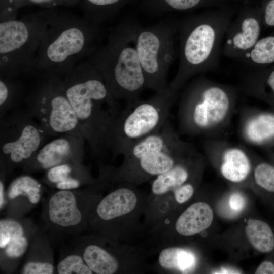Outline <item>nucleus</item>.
Wrapping results in <instances>:
<instances>
[{
    "instance_id": "nucleus-33",
    "label": "nucleus",
    "mask_w": 274,
    "mask_h": 274,
    "mask_svg": "<svg viewBox=\"0 0 274 274\" xmlns=\"http://www.w3.org/2000/svg\"><path fill=\"white\" fill-rule=\"evenodd\" d=\"M196 179L183 185L170 193L176 206L186 203L192 197L195 192Z\"/></svg>"
},
{
    "instance_id": "nucleus-21",
    "label": "nucleus",
    "mask_w": 274,
    "mask_h": 274,
    "mask_svg": "<svg viewBox=\"0 0 274 274\" xmlns=\"http://www.w3.org/2000/svg\"><path fill=\"white\" fill-rule=\"evenodd\" d=\"M44 181L59 190L78 189L82 186L95 183L89 169L83 163H66L52 167L48 170Z\"/></svg>"
},
{
    "instance_id": "nucleus-37",
    "label": "nucleus",
    "mask_w": 274,
    "mask_h": 274,
    "mask_svg": "<svg viewBox=\"0 0 274 274\" xmlns=\"http://www.w3.org/2000/svg\"><path fill=\"white\" fill-rule=\"evenodd\" d=\"M256 274H274V263L270 260L262 262L255 270Z\"/></svg>"
},
{
    "instance_id": "nucleus-24",
    "label": "nucleus",
    "mask_w": 274,
    "mask_h": 274,
    "mask_svg": "<svg viewBox=\"0 0 274 274\" xmlns=\"http://www.w3.org/2000/svg\"><path fill=\"white\" fill-rule=\"evenodd\" d=\"M138 0H81L80 6L86 19L101 24L111 20L127 5Z\"/></svg>"
},
{
    "instance_id": "nucleus-12",
    "label": "nucleus",
    "mask_w": 274,
    "mask_h": 274,
    "mask_svg": "<svg viewBox=\"0 0 274 274\" xmlns=\"http://www.w3.org/2000/svg\"><path fill=\"white\" fill-rule=\"evenodd\" d=\"M107 189L98 177L83 189L58 190L47 199L43 218L48 228L60 235H77L87 230L90 215Z\"/></svg>"
},
{
    "instance_id": "nucleus-9",
    "label": "nucleus",
    "mask_w": 274,
    "mask_h": 274,
    "mask_svg": "<svg viewBox=\"0 0 274 274\" xmlns=\"http://www.w3.org/2000/svg\"><path fill=\"white\" fill-rule=\"evenodd\" d=\"M54 10L0 22V76L20 78L33 74L41 39Z\"/></svg>"
},
{
    "instance_id": "nucleus-38",
    "label": "nucleus",
    "mask_w": 274,
    "mask_h": 274,
    "mask_svg": "<svg viewBox=\"0 0 274 274\" xmlns=\"http://www.w3.org/2000/svg\"><path fill=\"white\" fill-rule=\"evenodd\" d=\"M266 84L273 94L272 105L274 107V70L268 75L266 79Z\"/></svg>"
},
{
    "instance_id": "nucleus-35",
    "label": "nucleus",
    "mask_w": 274,
    "mask_h": 274,
    "mask_svg": "<svg viewBox=\"0 0 274 274\" xmlns=\"http://www.w3.org/2000/svg\"><path fill=\"white\" fill-rule=\"evenodd\" d=\"M228 202L231 210L235 212H239L244 208L246 200L241 193L234 192L230 195Z\"/></svg>"
},
{
    "instance_id": "nucleus-28",
    "label": "nucleus",
    "mask_w": 274,
    "mask_h": 274,
    "mask_svg": "<svg viewBox=\"0 0 274 274\" xmlns=\"http://www.w3.org/2000/svg\"><path fill=\"white\" fill-rule=\"evenodd\" d=\"M41 185L35 179L28 175L20 176L10 184L7 196L10 200L19 196L26 197L33 204L38 203L41 199Z\"/></svg>"
},
{
    "instance_id": "nucleus-31",
    "label": "nucleus",
    "mask_w": 274,
    "mask_h": 274,
    "mask_svg": "<svg viewBox=\"0 0 274 274\" xmlns=\"http://www.w3.org/2000/svg\"><path fill=\"white\" fill-rule=\"evenodd\" d=\"M255 184L266 193L274 195V165L266 162H259L253 170Z\"/></svg>"
},
{
    "instance_id": "nucleus-5",
    "label": "nucleus",
    "mask_w": 274,
    "mask_h": 274,
    "mask_svg": "<svg viewBox=\"0 0 274 274\" xmlns=\"http://www.w3.org/2000/svg\"><path fill=\"white\" fill-rule=\"evenodd\" d=\"M231 22L224 16H194L178 21L179 62L170 87L180 90L195 76L217 66Z\"/></svg>"
},
{
    "instance_id": "nucleus-26",
    "label": "nucleus",
    "mask_w": 274,
    "mask_h": 274,
    "mask_svg": "<svg viewBox=\"0 0 274 274\" xmlns=\"http://www.w3.org/2000/svg\"><path fill=\"white\" fill-rule=\"evenodd\" d=\"M246 237L252 247L262 253L274 251V232L266 222L249 219L245 227Z\"/></svg>"
},
{
    "instance_id": "nucleus-10",
    "label": "nucleus",
    "mask_w": 274,
    "mask_h": 274,
    "mask_svg": "<svg viewBox=\"0 0 274 274\" xmlns=\"http://www.w3.org/2000/svg\"><path fill=\"white\" fill-rule=\"evenodd\" d=\"M131 31L147 88L156 93L165 91L169 87L168 73L176 56L178 21L165 18L143 26L131 19Z\"/></svg>"
},
{
    "instance_id": "nucleus-17",
    "label": "nucleus",
    "mask_w": 274,
    "mask_h": 274,
    "mask_svg": "<svg viewBox=\"0 0 274 274\" xmlns=\"http://www.w3.org/2000/svg\"><path fill=\"white\" fill-rule=\"evenodd\" d=\"M202 163V155L194 148L179 159L169 169L154 178L150 194L170 193L177 188L198 178Z\"/></svg>"
},
{
    "instance_id": "nucleus-14",
    "label": "nucleus",
    "mask_w": 274,
    "mask_h": 274,
    "mask_svg": "<svg viewBox=\"0 0 274 274\" xmlns=\"http://www.w3.org/2000/svg\"><path fill=\"white\" fill-rule=\"evenodd\" d=\"M1 170L22 167L50 137L26 110L18 108L0 118Z\"/></svg>"
},
{
    "instance_id": "nucleus-13",
    "label": "nucleus",
    "mask_w": 274,
    "mask_h": 274,
    "mask_svg": "<svg viewBox=\"0 0 274 274\" xmlns=\"http://www.w3.org/2000/svg\"><path fill=\"white\" fill-rule=\"evenodd\" d=\"M96 274H142L150 270L147 252L142 247L90 234L74 244Z\"/></svg>"
},
{
    "instance_id": "nucleus-1",
    "label": "nucleus",
    "mask_w": 274,
    "mask_h": 274,
    "mask_svg": "<svg viewBox=\"0 0 274 274\" xmlns=\"http://www.w3.org/2000/svg\"><path fill=\"white\" fill-rule=\"evenodd\" d=\"M61 79L92 154L102 155L107 150L110 128L120 112L119 104L101 73L87 59L77 63Z\"/></svg>"
},
{
    "instance_id": "nucleus-27",
    "label": "nucleus",
    "mask_w": 274,
    "mask_h": 274,
    "mask_svg": "<svg viewBox=\"0 0 274 274\" xmlns=\"http://www.w3.org/2000/svg\"><path fill=\"white\" fill-rule=\"evenodd\" d=\"M24 89L20 78L0 76V118L18 108Z\"/></svg>"
},
{
    "instance_id": "nucleus-7",
    "label": "nucleus",
    "mask_w": 274,
    "mask_h": 274,
    "mask_svg": "<svg viewBox=\"0 0 274 274\" xmlns=\"http://www.w3.org/2000/svg\"><path fill=\"white\" fill-rule=\"evenodd\" d=\"M136 186L121 183L107 188L90 215L87 230L91 234L125 244L143 234L146 228L141 217L148 195Z\"/></svg>"
},
{
    "instance_id": "nucleus-23",
    "label": "nucleus",
    "mask_w": 274,
    "mask_h": 274,
    "mask_svg": "<svg viewBox=\"0 0 274 274\" xmlns=\"http://www.w3.org/2000/svg\"><path fill=\"white\" fill-rule=\"evenodd\" d=\"M23 274H52L54 272L52 252L45 235L37 231L30 242Z\"/></svg>"
},
{
    "instance_id": "nucleus-16",
    "label": "nucleus",
    "mask_w": 274,
    "mask_h": 274,
    "mask_svg": "<svg viewBox=\"0 0 274 274\" xmlns=\"http://www.w3.org/2000/svg\"><path fill=\"white\" fill-rule=\"evenodd\" d=\"M203 148L208 155L217 157L221 174L229 182H242L253 171L251 159L243 148L215 139L207 140Z\"/></svg>"
},
{
    "instance_id": "nucleus-34",
    "label": "nucleus",
    "mask_w": 274,
    "mask_h": 274,
    "mask_svg": "<svg viewBox=\"0 0 274 274\" xmlns=\"http://www.w3.org/2000/svg\"><path fill=\"white\" fill-rule=\"evenodd\" d=\"M81 0H26L27 6L37 5L53 9L59 6L73 7L80 4Z\"/></svg>"
},
{
    "instance_id": "nucleus-36",
    "label": "nucleus",
    "mask_w": 274,
    "mask_h": 274,
    "mask_svg": "<svg viewBox=\"0 0 274 274\" xmlns=\"http://www.w3.org/2000/svg\"><path fill=\"white\" fill-rule=\"evenodd\" d=\"M264 21L267 25L274 26V0L270 1L265 7Z\"/></svg>"
},
{
    "instance_id": "nucleus-15",
    "label": "nucleus",
    "mask_w": 274,
    "mask_h": 274,
    "mask_svg": "<svg viewBox=\"0 0 274 274\" xmlns=\"http://www.w3.org/2000/svg\"><path fill=\"white\" fill-rule=\"evenodd\" d=\"M85 141L83 138L64 134L42 146L22 167L35 171L66 163H83Z\"/></svg>"
},
{
    "instance_id": "nucleus-8",
    "label": "nucleus",
    "mask_w": 274,
    "mask_h": 274,
    "mask_svg": "<svg viewBox=\"0 0 274 274\" xmlns=\"http://www.w3.org/2000/svg\"><path fill=\"white\" fill-rule=\"evenodd\" d=\"M179 91L169 87L147 99L127 103L115 118L107 136V149L113 157L123 155L138 141L160 131L169 119Z\"/></svg>"
},
{
    "instance_id": "nucleus-32",
    "label": "nucleus",
    "mask_w": 274,
    "mask_h": 274,
    "mask_svg": "<svg viewBox=\"0 0 274 274\" xmlns=\"http://www.w3.org/2000/svg\"><path fill=\"white\" fill-rule=\"evenodd\" d=\"M26 6V0H0V22L16 19L19 9Z\"/></svg>"
},
{
    "instance_id": "nucleus-19",
    "label": "nucleus",
    "mask_w": 274,
    "mask_h": 274,
    "mask_svg": "<svg viewBox=\"0 0 274 274\" xmlns=\"http://www.w3.org/2000/svg\"><path fill=\"white\" fill-rule=\"evenodd\" d=\"M260 31V22L252 15L231 22L225 36L222 52L226 56L240 59L258 41Z\"/></svg>"
},
{
    "instance_id": "nucleus-4",
    "label": "nucleus",
    "mask_w": 274,
    "mask_h": 274,
    "mask_svg": "<svg viewBox=\"0 0 274 274\" xmlns=\"http://www.w3.org/2000/svg\"><path fill=\"white\" fill-rule=\"evenodd\" d=\"M194 148L180 138L168 119L160 131L134 144L122 155L120 166L105 165L110 184L141 185L169 169Z\"/></svg>"
},
{
    "instance_id": "nucleus-30",
    "label": "nucleus",
    "mask_w": 274,
    "mask_h": 274,
    "mask_svg": "<svg viewBox=\"0 0 274 274\" xmlns=\"http://www.w3.org/2000/svg\"><path fill=\"white\" fill-rule=\"evenodd\" d=\"M58 274H93L81 253L73 248L60 256L56 267Z\"/></svg>"
},
{
    "instance_id": "nucleus-20",
    "label": "nucleus",
    "mask_w": 274,
    "mask_h": 274,
    "mask_svg": "<svg viewBox=\"0 0 274 274\" xmlns=\"http://www.w3.org/2000/svg\"><path fill=\"white\" fill-rule=\"evenodd\" d=\"M156 252L158 255L153 269L158 273H191L198 265L196 253L188 247L170 245L161 247Z\"/></svg>"
},
{
    "instance_id": "nucleus-2",
    "label": "nucleus",
    "mask_w": 274,
    "mask_h": 274,
    "mask_svg": "<svg viewBox=\"0 0 274 274\" xmlns=\"http://www.w3.org/2000/svg\"><path fill=\"white\" fill-rule=\"evenodd\" d=\"M104 35L100 24L54 10L41 39L33 75L63 77L98 49Z\"/></svg>"
},
{
    "instance_id": "nucleus-6",
    "label": "nucleus",
    "mask_w": 274,
    "mask_h": 274,
    "mask_svg": "<svg viewBox=\"0 0 274 274\" xmlns=\"http://www.w3.org/2000/svg\"><path fill=\"white\" fill-rule=\"evenodd\" d=\"M87 59L101 73L117 100H136L147 88L132 38L131 19L119 23L109 33L107 43Z\"/></svg>"
},
{
    "instance_id": "nucleus-25",
    "label": "nucleus",
    "mask_w": 274,
    "mask_h": 274,
    "mask_svg": "<svg viewBox=\"0 0 274 274\" xmlns=\"http://www.w3.org/2000/svg\"><path fill=\"white\" fill-rule=\"evenodd\" d=\"M177 206L170 193L147 196L144 213V225L148 230L175 213Z\"/></svg>"
},
{
    "instance_id": "nucleus-22",
    "label": "nucleus",
    "mask_w": 274,
    "mask_h": 274,
    "mask_svg": "<svg viewBox=\"0 0 274 274\" xmlns=\"http://www.w3.org/2000/svg\"><path fill=\"white\" fill-rule=\"evenodd\" d=\"M244 117L241 132L245 141L256 146L274 143V113L253 111Z\"/></svg>"
},
{
    "instance_id": "nucleus-29",
    "label": "nucleus",
    "mask_w": 274,
    "mask_h": 274,
    "mask_svg": "<svg viewBox=\"0 0 274 274\" xmlns=\"http://www.w3.org/2000/svg\"><path fill=\"white\" fill-rule=\"evenodd\" d=\"M240 59L246 64L264 65L274 62V36L259 39L254 47Z\"/></svg>"
},
{
    "instance_id": "nucleus-18",
    "label": "nucleus",
    "mask_w": 274,
    "mask_h": 274,
    "mask_svg": "<svg viewBox=\"0 0 274 274\" xmlns=\"http://www.w3.org/2000/svg\"><path fill=\"white\" fill-rule=\"evenodd\" d=\"M36 228L24 221L11 222L0 232L1 267L8 269L14 266L26 252L36 232Z\"/></svg>"
},
{
    "instance_id": "nucleus-39",
    "label": "nucleus",
    "mask_w": 274,
    "mask_h": 274,
    "mask_svg": "<svg viewBox=\"0 0 274 274\" xmlns=\"http://www.w3.org/2000/svg\"><path fill=\"white\" fill-rule=\"evenodd\" d=\"M4 176L1 174L0 181V208L1 209L4 207L5 204V200L4 198Z\"/></svg>"
},
{
    "instance_id": "nucleus-11",
    "label": "nucleus",
    "mask_w": 274,
    "mask_h": 274,
    "mask_svg": "<svg viewBox=\"0 0 274 274\" xmlns=\"http://www.w3.org/2000/svg\"><path fill=\"white\" fill-rule=\"evenodd\" d=\"M37 76L36 83L24 99L26 110L50 137L71 134L85 139L61 77L47 75Z\"/></svg>"
},
{
    "instance_id": "nucleus-3",
    "label": "nucleus",
    "mask_w": 274,
    "mask_h": 274,
    "mask_svg": "<svg viewBox=\"0 0 274 274\" xmlns=\"http://www.w3.org/2000/svg\"><path fill=\"white\" fill-rule=\"evenodd\" d=\"M182 88L178 111L179 134L211 138L227 127L235 106L233 88L200 76Z\"/></svg>"
}]
</instances>
